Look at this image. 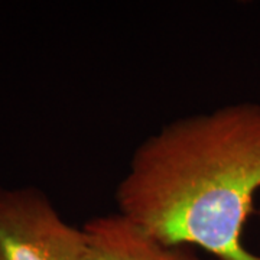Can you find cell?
<instances>
[{
    "label": "cell",
    "mask_w": 260,
    "mask_h": 260,
    "mask_svg": "<svg viewBox=\"0 0 260 260\" xmlns=\"http://www.w3.org/2000/svg\"><path fill=\"white\" fill-rule=\"evenodd\" d=\"M260 188V104L236 103L169 121L136 148L117 211L160 243L217 260H260L242 243Z\"/></svg>",
    "instance_id": "6da1fadb"
},
{
    "label": "cell",
    "mask_w": 260,
    "mask_h": 260,
    "mask_svg": "<svg viewBox=\"0 0 260 260\" xmlns=\"http://www.w3.org/2000/svg\"><path fill=\"white\" fill-rule=\"evenodd\" d=\"M84 229L68 224L39 188L0 186V260H85Z\"/></svg>",
    "instance_id": "7a4b0ae2"
},
{
    "label": "cell",
    "mask_w": 260,
    "mask_h": 260,
    "mask_svg": "<svg viewBox=\"0 0 260 260\" xmlns=\"http://www.w3.org/2000/svg\"><path fill=\"white\" fill-rule=\"evenodd\" d=\"M83 229L85 260H197L182 247L156 240L119 211L94 217Z\"/></svg>",
    "instance_id": "3957f363"
},
{
    "label": "cell",
    "mask_w": 260,
    "mask_h": 260,
    "mask_svg": "<svg viewBox=\"0 0 260 260\" xmlns=\"http://www.w3.org/2000/svg\"><path fill=\"white\" fill-rule=\"evenodd\" d=\"M259 220H260V208H259Z\"/></svg>",
    "instance_id": "277c9868"
}]
</instances>
